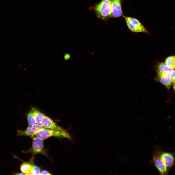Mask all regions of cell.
<instances>
[{"label":"cell","instance_id":"5b68a950","mask_svg":"<svg viewBox=\"0 0 175 175\" xmlns=\"http://www.w3.org/2000/svg\"><path fill=\"white\" fill-rule=\"evenodd\" d=\"M45 128L39 124H35L33 126L28 127L24 131L18 130L17 135L19 136L25 135L33 137L39 131Z\"/></svg>","mask_w":175,"mask_h":175},{"label":"cell","instance_id":"9c48e42d","mask_svg":"<svg viewBox=\"0 0 175 175\" xmlns=\"http://www.w3.org/2000/svg\"><path fill=\"white\" fill-rule=\"evenodd\" d=\"M121 0H112L111 17L116 18L123 15L121 8Z\"/></svg>","mask_w":175,"mask_h":175},{"label":"cell","instance_id":"e0dca14e","mask_svg":"<svg viewBox=\"0 0 175 175\" xmlns=\"http://www.w3.org/2000/svg\"><path fill=\"white\" fill-rule=\"evenodd\" d=\"M170 78L172 83L175 82V70H173L170 73Z\"/></svg>","mask_w":175,"mask_h":175},{"label":"cell","instance_id":"8992f818","mask_svg":"<svg viewBox=\"0 0 175 175\" xmlns=\"http://www.w3.org/2000/svg\"><path fill=\"white\" fill-rule=\"evenodd\" d=\"M153 160L156 167L161 175L168 174V169L160 158L159 154L153 155Z\"/></svg>","mask_w":175,"mask_h":175},{"label":"cell","instance_id":"5bb4252c","mask_svg":"<svg viewBox=\"0 0 175 175\" xmlns=\"http://www.w3.org/2000/svg\"><path fill=\"white\" fill-rule=\"evenodd\" d=\"M165 63L168 67L175 69V56H171L167 57L165 60Z\"/></svg>","mask_w":175,"mask_h":175},{"label":"cell","instance_id":"30bf717a","mask_svg":"<svg viewBox=\"0 0 175 175\" xmlns=\"http://www.w3.org/2000/svg\"><path fill=\"white\" fill-rule=\"evenodd\" d=\"M159 155L160 158L168 169L173 166L174 162V157L173 153L164 152L160 153Z\"/></svg>","mask_w":175,"mask_h":175},{"label":"cell","instance_id":"ba28073f","mask_svg":"<svg viewBox=\"0 0 175 175\" xmlns=\"http://www.w3.org/2000/svg\"><path fill=\"white\" fill-rule=\"evenodd\" d=\"M171 72H165L157 75L156 79L165 86L168 89H169L172 83L170 76Z\"/></svg>","mask_w":175,"mask_h":175},{"label":"cell","instance_id":"4fadbf2b","mask_svg":"<svg viewBox=\"0 0 175 175\" xmlns=\"http://www.w3.org/2000/svg\"><path fill=\"white\" fill-rule=\"evenodd\" d=\"M31 110L34 115L36 123L38 124H40L44 115L35 108L32 107Z\"/></svg>","mask_w":175,"mask_h":175},{"label":"cell","instance_id":"d6986e66","mask_svg":"<svg viewBox=\"0 0 175 175\" xmlns=\"http://www.w3.org/2000/svg\"><path fill=\"white\" fill-rule=\"evenodd\" d=\"M15 174L16 175H25V174H24V173H18Z\"/></svg>","mask_w":175,"mask_h":175},{"label":"cell","instance_id":"8fae6325","mask_svg":"<svg viewBox=\"0 0 175 175\" xmlns=\"http://www.w3.org/2000/svg\"><path fill=\"white\" fill-rule=\"evenodd\" d=\"M173 69L168 67L164 63H159L156 68L157 75L166 72H170Z\"/></svg>","mask_w":175,"mask_h":175},{"label":"cell","instance_id":"7a4b0ae2","mask_svg":"<svg viewBox=\"0 0 175 175\" xmlns=\"http://www.w3.org/2000/svg\"><path fill=\"white\" fill-rule=\"evenodd\" d=\"M35 136L42 140L50 137H55L59 138H66L70 140L71 139L70 135L65 130H56L45 128L39 131Z\"/></svg>","mask_w":175,"mask_h":175},{"label":"cell","instance_id":"3957f363","mask_svg":"<svg viewBox=\"0 0 175 175\" xmlns=\"http://www.w3.org/2000/svg\"><path fill=\"white\" fill-rule=\"evenodd\" d=\"M129 29L134 32L148 33V31L142 24L137 19L133 17L123 16Z\"/></svg>","mask_w":175,"mask_h":175},{"label":"cell","instance_id":"9a60e30c","mask_svg":"<svg viewBox=\"0 0 175 175\" xmlns=\"http://www.w3.org/2000/svg\"><path fill=\"white\" fill-rule=\"evenodd\" d=\"M27 117L28 125L30 126H33L36 123L34 114L31 110L29 111L27 115Z\"/></svg>","mask_w":175,"mask_h":175},{"label":"cell","instance_id":"277c9868","mask_svg":"<svg viewBox=\"0 0 175 175\" xmlns=\"http://www.w3.org/2000/svg\"><path fill=\"white\" fill-rule=\"evenodd\" d=\"M30 151L33 156L39 153L44 154L43 140L36 137H34Z\"/></svg>","mask_w":175,"mask_h":175},{"label":"cell","instance_id":"6da1fadb","mask_svg":"<svg viewBox=\"0 0 175 175\" xmlns=\"http://www.w3.org/2000/svg\"><path fill=\"white\" fill-rule=\"evenodd\" d=\"M112 0H102L95 6L94 10L98 18L107 20L111 17Z\"/></svg>","mask_w":175,"mask_h":175},{"label":"cell","instance_id":"52a82bcc","mask_svg":"<svg viewBox=\"0 0 175 175\" xmlns=\"http://www.w3.org/2000/svg\"><path fill=\"white\" fill-rule=\"evenodd\" d=\"M40 125L43 127L56 130H65L57 124L51 118L44 115Z\"/></svg>","mask_w":175,"mask_h":175},{"label":"cell","instance_id":"7c38bea8","mask_svg":"<svg viewBox=\"0 0 175 175\" xmlns=\"http://www.w3.org/2000/svg\"><path fill=\"white\" fill-rule=\"evenodd\" d=\"M20 170L26 175H33L31 166L29 162H24L21 165Z\"/></svg>","mask_w":175,"mask_h":175},{"label":"cell","instance_id":"ac0fdd59","mask_svg":"<svg viewBox=\"0 0 175 175\" xmlns=\"http://www.w3.org/2000/svg\"><path fill=\"white\" fill-rule=\"evenodd\" d=\"M52 174H50L49 172L46 170H44L42 171L40 173V175H50Z\"/></svg>","mask_w":175,"mask_h":175},{"label":"cell","instance_id":"2e32d148","mask_svg":"<svg viewBox=\"0 0 175 175\" xmlns=\"http://www.w3.org/2000/svg\"><path fill=\"white\" fill-rule=\"evenodd\" d=\"M29 163L31 166L33 175H40V169L34 163L33 158L30 159Z\"/></svg>","mask_w":175,"mask_h":175},{"label":"cell","instance_id":"ffe728a7","mask_svg":"<svg viewBox=\"0 0 175 175\" xmlns=\"http://www.w3.org/2000/svg\"><path fill=\"white\" fill-rule=\"evenodd\" d=\"M173 88L174 91L175 92V82L173 84Z\"/></svg>","mask_w":175,"mask_h":175}]
</instances>
